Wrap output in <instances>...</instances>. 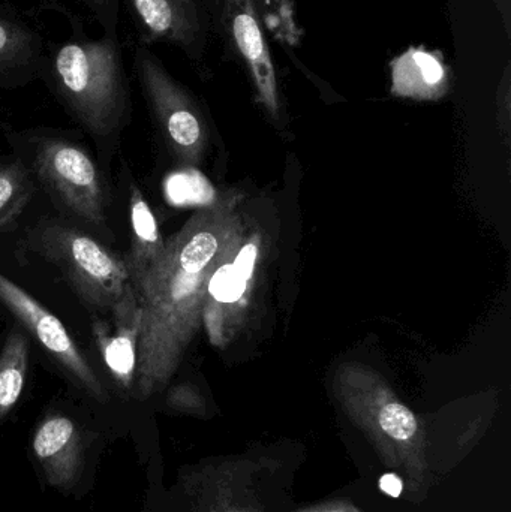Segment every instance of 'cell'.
I'll return each mask as SVG.
<instances>
[{
	"label": "cell",
	"instance_id": "cell-1",
	"mask_svg": "<svg viewBox=\"0 0 511 512\" xmlns=\"http://www.w3.org/2000/svg\"><path fill=\"white\" fill-rule=\"evenodd\" d=\"M63 12L71 35L47 42L41 81L93 137H113L131 119V89L119 36L90 38L77 15Z\"/></svg>",
	"mask_w": 511,
	"mask_h": 512
},
{
	"label": "cell",
	"instance_id": "cell-2",
	"mask_svg": "<svg viewBox=\"0 0 511 512\" xmlns=\"http://www.w3.org/2000/svg\"><path fill=\"white\" fill-rule=\"evenodd\" d=\"M32 246L62 271L92 310L110 309L129 283L123 258L77 228L44 224L32 234Z\"/></svg>",
	"mask_w": 511,
	"mask_h": 512
},
{
	"label": "cell",
	"instance_id": "cell-3",
	"mask_svg": "<svg viewBox=\"0 0 511 512\" xmlns=\"http://www.w3.org/2000/svg\"><path fill=\"white\" fill-rule=\"evenodd\" d=\"M351 417L368 435L386 468L398 472L413 501L429 489L428 448L419 418L408 406L387 394L354 397Z\"/></svg>",
	"mask_w": 511,
	"mask_h": 512
},
{
	"label": "cell",
	"instance_id": "cell-4",
	"mask_svg": "<svg viewBox=\"0 0 511 512\" xmlns=\"http://www.w3.org/2000/svg\"><path fill=\"white\" fill-rule=\"evenodd\" d=\"M35 167L42 182L74 215L96 227L104 224L101 174L81 147L60 138H44L36 149Z\"/></svg>",
	"mask_w": 511,
	"mask_h": 512
},
{
	"label": "cell",
	"instance_id": "cell-5",
	"mask_svg": "<svg viewBox=\"0 0 511 512\" xmlns=\"http://www.w3.org/2000/svg\"><path fill=\"white\" fill-rule=\"evenodd\" d=\"M134 71L147 107L165 137L177 149L192 152L203 137V125L191 96L149 47H135Z\"/></svg>",
	"mask_w": 511,
	"mask_h": 512
},
{
	"label": "cell",
	"instance_id": "cell-6",
	"mask_svg": "<svg viewBox=\"0 0 511 512\" xmlns=\"http://www.w3.org/2000/svg\"><path fill=\"white\" fill-rule=\"evenodd\" d=\"M0 301L36 337L59 366L84 390L104 402L105 391L101 381L75 345L74 339L53 313L48 312L38 300L3 274H0Z\"/></svg>",
	"mask_w": 511,
	"mask_h": 512
},
{
	"label": "cell",
	"instance_id": "cell-7",
	"mask_svg": "<svg viewBox=\"0 0 511 512\" xmlns=\"http://www.w3.org/2000/svg\"><path fill=\"white\" fill-rule=\"evenodd\" d=\"M128 8L138 45H176L195 56L203 45L204 14L200 0H122Z\"/></svg>",
	"mask_w": 511,
	"mask_h": 512
},
{
	"label": "cell",
	"instance_id": "cell-8",
	"mask_svg": "<svg viewBox=\"0 0 511 512\" xmlns=\"http://www.w3.org/2000/svg\"><path fill=\"white\" fill-rule=\"evenodd\" d=\"M105 312L107 318L93 319V339L116 384L123 390H131L141 333V307L131 282Z\"/></svg>",
	"mask_w": 511,
	"mask_h": 512
},
{
	"label": "cell",
	"instance_id": "cell-9",
	"mask_svg": "<svg viewBox=\"0 0 511 512\" xmlns=\"http://www.w3.org/2000/svg\"><path fill=\"white\" fill-rule=\"evenodd\" d=\"M47 41L8 3H0V90L41 80Z\"/></svg>",
	"mask_w": 511,
	"mask_h": 512
},
{
	"label": "cell",
	"instance_id": "cell-10",
	"mask_svg": "<svg viewBox=\"0 0 511 512\" xmlns=\"http://www.w3.org/2000/svg\"><path fill=\"white\" fill-rule=\"evenodd\" d=\"M231 33L242 56L248 62L261 101L272 111L278 108L275 68L258 23L252 0H224Z\"/></svg>",
	"mask_w": 511,
	"mask_h": 512
},
{
	"label": "cell",
	"instance_id": "cell-11",
	"mask_svg": "<svg viewBox=\"0 0 511 512\" xmlns=\"http://www.w3.org/2000/svg\"><path fill=\"white\" fill-rule=\"evenodd\" d=\"M33 451L56 487H68L77 478L81 465L80 433L66 417H50L42 421L33 436Z\"/></svg>",
	"mask_w": 511,
	"mask_h": 512
},
{
	"label": "cell",
	"instance_id": "cell-12",
	"mask_svg": "<svg viewBox=\"0 0 511 512\" xmlns=\"http://www.w3.org/2000/svg\"><path fill=\"white\" fill-rule=\"evenodd\" d=\"M129 215L132 230L131 251L123 261L128 270L129 282L135 286L165 254V245L155 216L135 185L129 188Z\"/></svg>",
	"mask_w": 511,
	"mask_h": 512
},
{
	"label": "cell",
	"instance_id": "cell-13",
	"mask_svg": "<svg viewBox=\"0 0 511 512\" xmlns=\"http://www.w3.org/2000/svg\"><path fill=\"white\" fill-rule=\"evenodd\" d=\"M393 92L413 98H435L446 90L449 72L437 53L410 48L392 63Z\"/></svg>",
	"mask_w": 511,
	"mask_h": 512
},
{
	"label": "cell",
	"instance_id": "cell-14",
	"mask_svg": "<svg viewBox=\"0 0 511 512\" xmlns=\"http://www.w3.org/2000/svg\"><path fill=\"white\" fill-rule=\"evenodd\" d=\"M29 364V342L23 334H9L0 352V418L5 417L20 399Z\"/></svg>",
	"mask_w": 511,
	"mask_h": 512
},
{
	"label": "cell",
	"instance_id": "cell-15",
	"mask_svg": "<svg viewBox=\"0 0 511 512\" xmlns=\"http://www.w3.org/2000/svg\"><path fill=\"white\" fill-rule=\"evenodd\" d=\"M233 472L230 468L221 469L216 472L215 477L212 475H203L195 480V483L189 487V495L197 496V508L194 512H263L258 507L257 502H246L237 498L234 493Z\"/></svg>",
	"mask_w": 511,
	"mask_h": 512
},
{
	"label": "cell",
	"instance_id": "cell-16",
	"mask_svg": "<svg viewBox=\"0 0 511 512\" xmlns=\"http://www.w3.org/2000/svg\"><path fill=\"white\" fill-rule=\"evenodd\" d=\"M29 174L21 164L0 167V230L14 222L32 197Z\"/></svg>",
	"mask_w": 511,
	"mask_h": 512
},
{
	"label": "cell",
	"instance_id": "cell-17",
	"mask_svg": "<svg viewBox=\"0 0 511 512\" xmlns=\"http://www.w3.org/2000/svg\"><path fill=\"white\" fill-rule=\"evenodd\" d=\"M248 280L243 279L233 264L222 265L209 282V292L218 303H236L245 294Z\"/></svg>",
	"mask_w": 511,
	"mask_h": 512
},
{
	"label": "cell",
	"instance_id": "cell-18",
	"mask_svg": "<svg viewBox=\"0 0 511 512\" xmlns=\"http://www.w3.org/2000/svg\"><path fill=\"white\" fill-rule=\"evenodd\" d=\"M83 6L101 27L104 36H119L122 0H74Z\"/></svg>",
	"mask_w": 511,
	"mask_h": 512
},
{
	"label": "cell",
	"instance_id": "cell-19",
	"mask_svg": "<svg viewBox=\"0 0 511 512\" xmlns=\"http://www.w3.org/2000/svg\"><path fill=\"white\" fill-rule=\"evenodd\" d=\"M255 259H257V248H255V245L245 246L240 251V254L237 255L233 265L243 279L248 280L252 273H254Z\"/></svg>",
	"mask_w": 511,
	"mask_h": 512
},
{
	"label": "cell",
	"instance_id": "cell-20",
	"mask_svg": "<svg viewBox=\"0 0 511 512\" xmlns=\"http://www.w3.org/2000/svg\"><path fill=\"white\" fill-rule=\"evenodd\" d=\"M297 512H363L356 505L348 501H332L324 502V504L314 505V507L306 508V510Z\"/></svg>",
	"mask_w": 511,
	"mask_h": 512
},
{
	"label": "cell",
	"instance_id": "cell-21",
	"mask_svg": "<svg viewBox=\"0 0 511 512\" xmlns=\"http://www.w3.org/2000/svg\"><path fill=\"white\" fill-rule=\"evenodd\" d=\"M381 487H383L384 492L399 496L404 490V483H402V478L399 475H392V477H384Z\"/></svg>",
	"mask_w": 511,
	"mask_h": 512
}]
</instances>
